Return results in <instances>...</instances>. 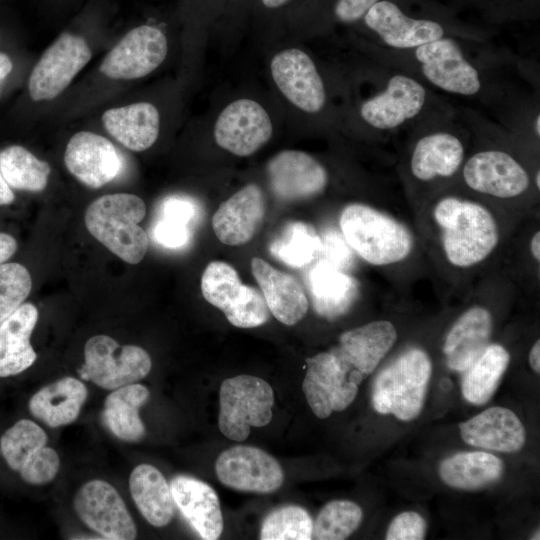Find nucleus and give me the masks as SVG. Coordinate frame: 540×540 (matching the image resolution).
I'll return each instance as SVG.
<instances>
[{
	"label": "nucleus",
	"mask_w": 540,
	"mask_h": 540,
	"mask_svg": "<svg viewBox=\"0 0 540 540\" xmlns=\"http://www.w3.org/2000/svg\"><path fill=\"white\" fill-rule=\"evenodd\" d=\"M270 69L277 87L297 108L307 113L323 109L325 86L313 60L304 51L292 48L276 54Z\"/></svg>",
	"instance_id": "a211bd4d"
},
{
	"label": "nucleus",
	"mask_w": 540,
	"mask_h": 540,
	"mask_svg": "<svg viewBox=\"0 0 540 540\" xmlns=\"http://www.w3.org/2000/svg\"><path fill=\"white\" fill-rule=\"evenodd\" d=\"M219 401V429L230 440L244 441L251 427L266 426L272 419L273 389L257 376L225 379L220 386Z\"/></svg>",
	"instance_id": "39448f33"
},
{
	"label": "nucleus",
	"mask_w": 540,
	"mask_h": 540,
	"mask_svg": "<svg viewBox=\"0 0 540 540\" xmlns=\"http://www.w3.org/2000/svg\"><path fill=\"white\" fill-rule=\"evenodd\" d=\"M129 488L138 510L152 526L163 527L172 520L175 510L172 490L156 467L136 466L129 477Z\"/></svg>",
	"instance_id": "7c9ffc66"
},
{
	"label": "nucleus",
	"mask_w": 540,
	"mask_h": 540,
	"mask_svg": "<svg viewBox=\"0 0 540 540\" xmlns=\"http://www.w3.org/2000/svg\"><path fill=\"white\" fill-rule=\"evenodd\" d=\"M152 235L157 244L168 249H180L189 244L192 229L188 225L158 217Z\"/></svg>",
	"instance_id": "a18cd8bd"
},
{
	"label": "nucleus",
	"mask_w": 540,
	"mask_h": 540,
	"mask_svg": "<svg viewBox=\"0 0 540 540\" xmlns=\"http://www.w3.org/2000/svg\"><path fill=\"white\" fill-rule=\"evenodd\" d=\"M539 529L537 530V533L534 534V537L532 539H539Z\"/></svg>",
	"instance_id": "bf43d9fd"
},
{
	"label": "nucleus",
	"mask_w": 540,
	"mask_h": 540,
	"mask_svg": "<svg viewBox=\"0 0 540 540\" xmlns=\"http://www.w3.org/2000/svg\"><path fill=\"white\" fill-rule=\"evenodd\" d=\"M1 40H2V33H1V31H0V43H1Z\"/></svg>",
	"instance_id": "052dcab7"
},
{
	"label": "nucleus",
	"mask_w": 540,
	"mask_h": 540,
	"mask_svg": "<svg viewBox=\"0 0 540 540\" xmlns=\"http://www.w3.org/2000/svg\"><path fill=\"white\" fill-rule=\"evenodd\" d=\"M379 0H334L332 14L342 23H355Z\"/></svg>",
	"instance_id": "de8ad7c7"
},
{
	"label": "nucleus",
	"mask_w": 540,
	"mask_h": 540,
	"mask_svg": "<svg viewBox=\"0 0 540 540\" xmlns=\"http://www.w3.org/2000/svg\"><path fill=\"white\" fill-rule=\"evenodd\" d=\"M534 184H535L536 188L539 190V188H540V171H539V169L535 172Z\"/></svg>",
	"instance_id": "4d7b16f0"
},
{
	"label": "nucleus",
	"mask_w": 540,
	"mask_h": 540,
	"mask_svg": "<svg viewBox=\"0 0 540 540\" xmlns=\"http://www.w3.org/2000/svg\"><path fill=\"white\" fill-rule=\"evenodd\" d=\"M339 226L348 246L375 266L403 261L413 248L411 233L402 223L367 204L346 205Z\"/></svg>",
	"instance_id": "7ed1b4c3"
},
{
	"label": "nucleus",
	"mask_w": 540,
	"mask_h": 540,
	"mask_svg": "<svg viewBox=\"0 0 540 540\" xmlns=\"http://www.w3.org/2000/svg\"><path fill=\"white\" fill-rule=\"evenodd\" d=\"M242 285L236 270L223 261L210 262L201 277L203 297L222 311L236 301Z\"/></svg>",
	"instance_id": "ea45409f"
},
{
	"label": "nucleus",
	"mask_w": 540,
	"mask_h": 540,
	"mask_svg": "<svg viewBox=\"0 0 540 540\" xmlns=\"http://www.w3.org/2000/svg\"><path fill=\"white\" fill-rule=\"evenodd\" d=\"M215 471L222 484L238 491L272 493L284 481L278 461L253 446L238 445L226 449L217 458Z\"/></svg>",
	"instance_id": "2eb2a0df"
},
{
	"label": "nucleus",
	"mask_w": 540,
	"mask_h": 540,
	"mask_svg": "<svg viewBox=\"0 0 540 540\" xmlns=\"http://www.w3.org/2000/svg\"><path fill=\"white\" fill-rule=\"evenodd\" d=\"M148 399L149 390L141 384L133 383L115 389L105 399L101 414L103 424L120 440L140 441L146 429L139 410Z\"/></svg>",
	"instance_id": "2f4dec72"
},
{
	"label": "nucleus",
	"mask_w": 540,
	"mask_h": 540,
	"mask_svg": "<svg viewBox=\"0 0 540 540\" xmlns=\"http://www.w3.org/2000/svg\"><path fill=\"white\" fill-rule=\"evenodd\" d=\"M273 132L266 110L256 101L239 99L220 113L214 127L216 143L230 153L245 157L266 144Z\"/></svg>",
	"instance_id": "dca6fc26"
},
{
	"label": "nucleus",
	"mask_w": 540,
	"mask_h": 540,
	"mask_svg": "<svg viewBox=\"0 0 540 540\" xmlns=\"http://www.w3.org/2000/svg\"><path fill=\"white\" fill-rule=\"evenodd\" d=\"M504 463L497 456L483 452H460L445 458L439 475L448 486L460 490H478L498 481Z\"/></svg>",
	"instance_id": "473e14b6"
},
{
	"label": "nucleus",
	"mask_w": 540,
	"mask_h": 540,
	"mask_svg": "<svg viewBox=\"0 0 540 540\" xmlns=\"http://www.w3.org/2000/svg\"><path fill=\"white\" fill-rule=\"evenodd\" d=\"M168 41L163 30L144 23L128 30L106 53L99 66L111 80L130 81L143 78L165 60Z\"/></svg>",
	"instance_id": "1a4fd4ad"
},
{
	"label": "nucleus",
	"mask_w": 540,
	"mask_h": 540,
	"mask_svg": "<svg viewBox=\"0 0 540 540\" xmlns=\"http://www.w3.org/2000/svg\"><path fill=\"white\" fill-rule=\"evenodd\" d=\"M530 251L533 258L539 262L540 261V232L537 231L530 241Z\"/></svg>",
	"instance_id": "6e6d98bb"
},
{
	"label": "nucleus",
	"mask_w": 540,
	"mask_h": 540,
	"mask_svg": "<svg viewBox=\"0 0 540 540\" xmlns=\"http://www.w3.org/2000/svg\"><path fill=\"white\" fill-rule=\"evenodd\" d=\"M302 389L312 412L321 419L345 410L358 393L351 370L333 349L306 360Z\"/></svg>",
	"instance_id": "9d476101"
},
{
	"label": "nucleus",
	"mask_w": 540,
	"mask_h": 540,
	"mask_svg": "<svg viewBox=\"0 0 540 540\" xmlns=\"http://www.w3.org/2000/svg\"><path fill=\"white\" fill-rule=\"evenodd\" d=\"M408 51L412 52L422 77L439 90L464 97H473L482 91L479 69L456 40L444 36Z\"/></svg>",
	"instance_id": "6e6552de"
},
{
	"label": "nucleus",
	"mask_w": 540,
	"mask_h": 540,
	"mask_svg": "<svg viewBox=\"0 0 540 540\" xmlns=\"http://www.w3.org/2000/svg\"><path fill=\"white\" fill-rule=\"evenodd\" d=\"M160 218L176 221L191 227L200 216V207L196 201L185 196L165 198L158 210Z\"/></svg>",
	"instance_id": "49530a36"
},
{
	"label": "nucleus",
	"mask_w": 540,
	"mask_h": 540,
	"mask_svg": "<svg viewBox=\"0 0 540 540\" xmlns=\"http://www.w3.org/2000/svg\"><path fill=\"white\" fill-rule=\"evenodd\" d=\"M433 218L444 255L455 267L469 268L483 262L498 245L496 220L482 204L446 196L436 202Z\"/></svg>",
	"instance_id": "f257e3e1"
},
{
	"label": "nucleus",
	"mask_w": 540,
	"mask_h": 540,
	"mask_svg": "<svg viewBox=\"0 0 540 540\" xmlns=\"http://www.w3.org/2000/svg\"><path fill=\"white\" fill-rule=\"evenodd\" d=\"M261 7L268 11L279 10L287 6L292 0H259Z\"/></svg>",
	"instance_id": "5fc2aeb1"
},
{
	"label": "nucleus",
	"mask_w": 540,
	"mask_h": 540,
	"mask_svg": "<svg viewBox=\"0 0 540 540\" xmlns=\"http://www.w3.org/2000/svg\"><path fill=\"white\" fill-rule=\"evenodd\" d=\"M15 71V62L10 53L0 49V97L4 93Z\"/></svg>",
	"instance_id": "8fccbe9b"
},
{
	"label": "nucleus",
	"mask_w": 540,
	"mask_h": 540,
	"mask_svg": "<svg viewBox=\"0 0 540 540\" xmlns=\"http://www.w3.org/2000/svg\"><path fill=\"white\" fill-rule=\"evenodd\" d=\"M64 163L78 181L94 189L113 181L122 168V160L114 144L106 137L86 130L70 137Z\"/></svg>",
	"instance_id": "f3484780"
},
{
	"label": "nucleus",
	"mask_w": 540,
	"mask_h": 540,
	"mask_svg": "<svg viewBox=\"0 0 540 540\" xmlns=\"http://www.w3.org/2000/svg\"><path fill=\"white\" fill-rule=\"evenodd\" d=\"M321 247V238L312 225L291 221L271 241L269 250L284 264L302 268L320 255Z\"/></svg>",
	"instance_id": "c9c22d12"
},
{
	"label": "nucleus",
	"mask_w": 540,
	"mask_h": 540,
	"mask_svg": "<svg viewBox=\"0 0 540 540\" xmlns=\"http://www.w3.org/2000/svg\"><path fill=\"white\" fill-rule=\"evenodd\" d=\"M427 101L428 91L422 82L399 72L391 74L385 88L361 104L359 113L373 129L388 132L416 120Z\"/></svg>",
	"instance_id": "9b49d317"
},
{
	"label": "nucleus",
	"mask_w": 540,
	"mask_h": 540,
	"mask_svg": "<svg viewBox=\"0 0 540 540\" xmlns=\"http://www.w3.org/2000/svg\"><path fill=\"white\" fill-rule=\"evenodd\" d=\"M17 248L18 244L13 236L0 232V264L10 259Z\"/></svg>",
	"instance_id": "3c124183"
},
{
	"label": "nucleus",
	"mask_w": 540,
	"mask_h": 540,
	"mask_svg": "<svg viewBox=\"0 0 540 540\" xmlns=\"http://www.w3.org/2000/svg\"><path fill=\"white\" fill-rule=\"evenodd\" d=\"M464 442L471 446L513 453L521 450L526 431L517 415L504 407H490L459 424Z\"/></svg>",
	"instance_id": "5701e85b"
},
{
	"label": "nucleus",
	"mask_w": 540,
	"mask_h": 540,
	"mask_svg": "<svg viewBox=\"0 0 540 540\" xmlns=\"http://www.w3.org/2000/svg\"><path fill=\"white\" fill-rule=\"evenodd\" d=\"M175 505L202 539L216 540L223 531V516L215 490L207 483L185 475L170 482Z\"/></svg>",
	"instance_id": "b1692460"
},
{
	"label": "nucleus",
	"mask_w": 540,
	"mask_h": 540,
	"mask_svg": "<svg viewBox=\"0 0 540 540\" xmlns=\"http://www.w3.org/2000/svg\"><path fill=\"white\" fill-rule=\"evenodd\" d=\"M396 340L394 325L387 320H378L345 331L333 350L350 368L359 385L373 373Z\"/></svg>",
	"instance_id": "412c9836"
},
{
	"label": "nucleus",
	"mask_w": 540,
	"mask_h": 540,
	"mask_svg": "<svg viewBox=\"0 0 540 540\" xmlns=\"http://www.w3.org/2000/svg\"><path fill=\"white\" fill-rule=\"evenodd\" d=\"M92 58L85 37L62 32L41 54L27 79V95L33 102L49 101L62 94Z\"/></svg>",
	"instance_id": "423d86ee"
},
{
	"label": "nucleus",
	"mask_w": 540,
	"mask_h": 540,
	"mask_svg": "<svg viewBox=\"0 0 540 540\" xmlns=\"http://www.w3.org/2000/svg\"><path fill=\"white\" fill-rule=\"evenodd\" d=\"M313 520L309 513L297 505H287L270 512L262 522V540H310Z\"/></svg>",
	"instance_id": "58836bf2"
},
{
	"label": "nucleus",
	"mask_w": 540,
	"mask_h": 540,
	"mask_svg": "<svg viewBox=\"0 0 540 540\" xmlns=\"http://www.w3.org/2000/svg\"><path fill=\"white\" fill-rule=\"evenodd\" d=\"M510 362L509 352L499 344H488L464 371L461 391L473 405H484L495 393Z\"/></svg>",
	"instance_id": "72a5a7b5"
},
{
	"label": "nucleus",
	"mask_w": 540,
	"mask_h": 540,
	"mask_svg": "<svg viewBox=\"0 0 540 540\" xmlns=\"http://www.w3.org/2000/svg\"><path fill=\"white\" fill-rule=\"evenodd\" d=\"M60 466L57 452L44 446L30 458L18 471L21 478L32 485H43L51 482L56 476Z\"/></svg>",
	"instance_id": "37998d69"
},
{
	"label": "nucleus",
	"mask_w": 540,
	"mask_h": 540,
	"mask_svg": "<svg viewBox=\"0 0 540 540\" xmlns=\"http://www.w3.org/2000/svg\"><path fill=\"white\" fill-rule=\"evenodd\" d=\"M269 185L283 201H300L322 193L328 184L325 167L313 156L297 150H284L267 164Z\"/></svg>",
	"instance_id": "6ab92c4d"
},
{
	"label": "nucleus",
	"mask_w": 540,
	"mask_h": 540,
	"mask_svg": "<svg viewBox=\"0 0 540 540\" xmlns=\"http://www.w3.org/2000/svg\"><path fill=\"white\" fill-rule=\"evenodd\" d=\"M74 508L83 523L104 539L136 538V525L122 497L106 481L95 479L85 483L75 495Z\"/></svg>",
	"instance_id": "4468645a"
},
{
	"label": "nucleus",
	"mask_w": 540,
	"mask_h": 540,
	"mask_svg": "<svg viewBox=\"0 0 540 540\" xmlns=\"http://www.w3.org/2000/svg\"><path fill=\"white\" fill-rule=\"evenodd\" d=\"M101 122L107 133L125 148L141 152L157 140L160 115L150 102H135L103 112Z\"/></svg>",
	"instance_id": "bb28decb"
},
{
	"label": "nucleus",
	"mask_w": 540,
	"mask_h": 540,
	"mask_svg": "<svg viewBox=\"0 0 540 540\" xmlns=\"http://www.w3.org/2000/svg\"><path fill=\"white\" fill-rule=\"evenodd\" d=\"M432 373L428 354L412 348L381 370L373 385L372 405L376 412L411 421L423 409Z\"/></svg>",
	"instance_id": "20e7f679"
},
{
	"label": "nucleus",
	"mask_w": 540,
	"mask_h": 540,
	"mask_svg": "<svg viewBox=\"0 0 540 540\" xmlns=\"http://www.w3.org/2000/svg\"><path fill=\"white\" fill-rule=\"evenodd\" d=\"M365 25L396 51H408L445 35L443 26L430 19L407 16L395 3L376 2L363 17Z\"/></svg>",
	"instance_id": "aec40b11"
},
{
	"label": "nucleus",
	"mask_w": 540,
	"mask_h": 540,
	"mask_svg": "<svg viewBox=\"0 0 540 540\" xmlns=\"http://www.w3.org/2000/svg\"><path fill=\"white\" fill-rule=\"evenodd\" d=\"M146 215L144 201L135 194L114 193L94 200L86 209L89 233L128 264H137L148 249V236L139 225Z\"/></svg>",
	"instance_id": "f03ea898"
},
{
	"label": "nucleus",
	"mask_w": 540,
	"mask_h": 540,
	"mask_svg": "<svg viewBox=\"0 0 540 540\" xmlns=\"http://www.w3.org/2000/svg\"><path fill=\"white\" fill-rule=\"evenodd\" d=\"M38 320L32 303H22L0 324V377L17 375L37 358L30 336Z\"/></svg>",
	"instance_id": "cd10ccee"
},
{
	"label": "nucleus",
	"mask_w": 540,
	"mask_h": 540,
	"mask_svg": "<svg viewBox=\"0 0 540 540\" xmlns=\"http://www.w3.org/2000/svg\"><path fill=\"white\" fill-rule=\"evenodd\" d=\"M415 139L408 167L420 182L445 180L456 175L465 159V145L451 122L432 123Z\"/></svg>",
	"instance_id": "ddd939ff"
},
{
	"label": "nucleus",
	"mask_w": 540,
	"mask_h": 540,
	"mask_svg": "<svg viewBox=\"0 0 540 540\" xmlns=\"http://www.w3.org/2000/svg\"><path fill=\"white\" fill-rule=\"evenodd\" d=\"M46 443L47 435L38 424L21 419L1 436L0 452L9 468L18 472Z\"/></svg>",
	"instance_id": "e433bc0d"
},
{
	"label": "nucleus",
	"mask_w": 540,
	"mask_h": 540,
	"mask_svg": "<svg viewBox=\"0 0 540 540\" xmlns=\"http://www.w3.org/2000/svg\"><path fill=\"white\" fill-rule=\"evenodd\" d=\"M491 313L482 306H472L463 312L448 331L443 353L447 366L464 372L483 352L491 336Z\"/></svg>",
	"instance_id": "a878e982"
},
{
	"label": "nucleus",
	"mask_w": 540,
	"mask_h": 540,
	"mask_svg": "<svg viewBox=\"0 0 540 540\" xmlns=\"http://www.w3.org/2000/svg\"><path fill=\"white\" fill-rule=\"evenodd\" d=\"M529 364L536 374L540 373V341L533 344L529 353Z\"/></svg>",
	"instance_id": "864d4df0"
},
{
	"label": "nucleus",
	"mask_w": 540,
	"mask_h": 540,
	"mask_svg": "<svg viewBox=\"0 0 540 540\" xmlns=\"http://www.w3.org/2000/svg\"><path fill=\"white\" fill-rule=\"evenodd\" d=\"M85 362L81 377L106 390L136 383L152 367L150 355L135 345H120L107 335H95L84 346Z\"/></svg>",
	"instance_id": "0eeeda50"
},
{
	"label": "nucleus",
	"mask_w": 540,
	"mask_h": 540,
	"mask_svg": "<svg viewBox=\"0 0 540 540\" xmlns=\"http://www.w3.org/2000/svg\"><path fill=\"white\" fill-rule=\"evenodd\" d=\"M222 312L232 325L239 328L258 327L269 318V308L263 294L255 287L244 284L236 301Z\"/></svg>",
	"instance_id": "79ce46f5"
},
{
	"label": "nucleus",
	"mask_w": 540,
	"mask_h": 540,
	"mask_svg": "<svg viewBox=\"0 0 540 540\" xmlns=\"http://www.w3.org/2000/svg\"><path fill=\"white\" fill-rule=\"evenodd\" d=\"M0 169L12 189L26 192L43 191L51 174V167L46 161L17 144L0 150Z\"/></svg>",
	"instance_id": "f704fd0d"
},
{
	"label": "nucleus",
	"mask_w": 540,
	"mask_h": 540,
	"mask_svg": "<svg viewBox=\"0 0 540 540\" xmlns=\"http://www.w3.org/2000/svg\"><path fill=\"white\" fill-rule=\"evenodd\" d=\"M336 232H329L321 239L322 247L320 254H324V260L342 269L349 263L351 251L345 239Z\"/></svg>",
	"instance_id": "09e8293b"
},
{
	"label": "nucleus",
	"mask_w": 540,
	"mask_h": 540,
	"mask_svg": "<svg viewBox=\"0 0 540 540\" xmlns=\"http://www.w3.org/2000/svg\"><path fill=\"white\" fill-rule=\"evenodd\" d=\"M265 210L262 190L256 184H248L220 204L212 217L214 233L223 244H245L260 228Z\"/></svg>",
	"instance_id": "4be33fe9"
},
{
	"label": "nucleus",
	"mask_w": 540,
	"mask_h": 540,
	"mask_svg": "<svg viewBox=\"0 0 540 540\" xmlns=\"http://www.w3.org/2000/svg\"><path fill=\"white\" fill-rule=\"evenodd\" d=\"M87 395L83 382L64 377L38 390L29 400V411L49 427L68 425L78 418Z\"/></svg>",
	"instance_id": "c85d7f7f"
},
{
	"label": "nucleus",
	"mask_w": 540,
	"mask_h": 540,
	"mask_svg": "<svg viewBox=\"0 0 540 540\" xmlns=\"http://www.w3.org/2000/svg\"><path fill=\"white\" fill-rule=\"evenodd\" d=\"M32 279L19 263L0 264V324L28 297Z\"/></svg>",
	"instance_id": "a19ab883"
},
{
	"label": "nucleus",
	"mask_w": 540,
	"mask_h": 540,
	"mask_svg": "<svg viewBox=\"0 0 540 540\" xmlns=\"http://www.w3.org/2000/svg\"><path fill=\"white\" fill-rule=\"evenodd\" d=\"M462 178L473 191L496 198H515L531 184L525 167L509 152L483 149L471 155L462 166Z\"/></svg>",
	"instance_id": "f8f14e48"
},
{
	"label": "nucleus",
	"mask_w": 540,
	"mask_h": 540,
	"mask_svg": "<svg viewBox=\"0 0 540 540\" xmlns=\"http://www.w3.org/2000/svg\"><path fill=\"white\" fill-rule=\"evenodd\" d=\"M426 529V522L419 513L405 511L390 522L385 538L387 540H422L425 538Z\"/></svg>",
	"instance_id": "c03bdc74"
},
{
	"label": "nucleus",
	"mask_w": 540,
	"mask_h": 540,
	"mask_svg": "<svg viewBox=\"0 0 540 540\" xmlns=\"http://www.w3.org/2000/svg\"><path fill=\"white\" fill-rule=\"evenodd\" d=\"M361 507L349 500H334L323 506L313 522L312 538L317 540H343L360 526Z\"/></svg>",
	"instance_id": "4c0bfd02"
},
{
	"label": "nucleus",
	"mask_w": 540,
	"mask_h": 540,
	"mask_svg": "<svg viewBox=\"0 0 540 540\" xmlns=\"http://www.w3.org/2000/svg\"><path fill=\"white\" fill-rule=\"evenodd\" d=\"M15 200L13 189L5 181L0 169V206L9 205Z\"/></svg>",
	"instance_id": "603ef678"
},
{
	"label": "nucleus",
	"mask_w": 540,
	"mask_h": 540,
	"mask_svg": "<svg viewBox=\"0 0 540 540\" xmlns=\"http://www.w3.org/2000/svg\"><path fill=\"white\" fill-rule=\"evenodd\" d=\"M251 270L259 284L269 311L281 323L292 326L306 315L308 298L297 279L277 270L265 260L255 257Z\"/></svg>",
	"instance_id": "393cba45"
},
{
	"label": "nucleus",
	"mask_w": 540,
	"mask_h": 540,
	"mask_svg": "<svg viewBox=\"0 0 540 540\" xmlns=\"http://www.w3.org/2000/svg\"><path fill=\"white\" fill-rule=\"evenodd\" d=\"M54 2H59V3H67V2H70L71 0H52Z\"/></svg>",
	"instance_id": "13d9d810"
},
{
	"label": "nucleus",
	"mask_w": 540,
	"mask_h": 540,
	"mask_svg": "<svg viewBox=\"0 0 540 540\" xmlns=\"http://www.w3.org/2000/svg\"><path fill=\"white\" fill-rule=\"evenodd\" d=\"M308 285L315 311L326 318L348 311L358 293L355 279L324 259L309 271Z\"/></svg>",
	"instance_id": "c756f323"
}]
</instances>
